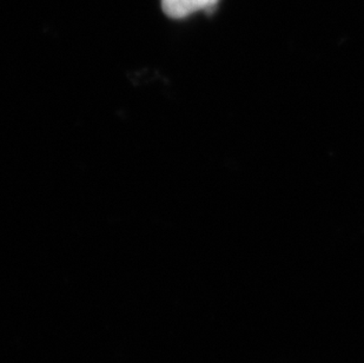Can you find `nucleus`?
Masks as SVG:
<instances>
[{
	"mask_svg": "<svg viewBox=\"0 0 364 363\" xmlns=\"http://www.w3.org/2000/svg\"><path fill=\"white\" fill-rule=\"evenodd\" d=\"M220 0H162L164 14L172 19H183L198 11H213Z\"/></svg>",
	"mask_w": 364,
	"mask_h": 363,
	"instance_id": "f257e3e1",
	"label": "nucleus"
}]
</instances>
